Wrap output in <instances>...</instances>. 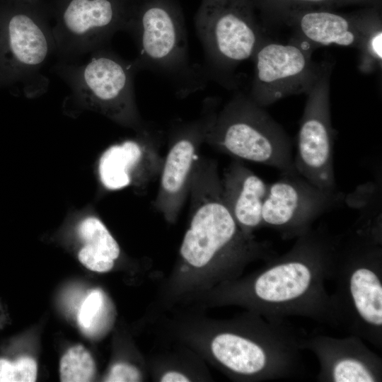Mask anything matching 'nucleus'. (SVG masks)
<instances>
[{"mask_svg":"<svg viewBox=\"0 0 382 382\" xmlns=\"http://www.w3.org/2000/svg\"><path fill=\"white\" fill-rule=\"evenodd\" d=\"M204 142L234 157L298 173L284 129L248 96H235L220 110H207Z\"/></svg>","mask_w":382,"mask_h":382,"instance_id":"obj_6","label":"nucleus"},{"mask_svg":"<svg viewBox=\"0 0 382 382\" xmlns=\"http://www.w3.org/2000/svg\"><path fill=\"white\" fill-rule=\"evenodd\" d=\"M359 50L361 55L360 66L363 71H369L376 66H381L382 30L381 27L371 26Z\"/></svg>","mask_w":382,"mask_h":382,"instance_id":"obj_22","label":"nucleus"},{"mask_svg":"<svg viewBox=\"0 0 382 382\" xmlns=\"http://www.w3.org/2000/svg\"><path fill=\"white\" fill-rule=\"evenodd\" d=\"M50 15L42 1L12 0L0 9V88L30 97L47 91L45 69L57 55Z\"/></svg>","mask_w":382,"mask_h":382,"instance_id":"obj_5","label":"nucleus"},{"mask_svg":"<svg viewBox=\"0 0 382 382\" xmlns=\"http://www.w3.org/2000/svg\"><path fill=\"white\" fill-rule=\"evenodd\" d=\"M303 349L317 357L321 382H381L382 360L359 337H334L323 334L303 337Z\"/></svg>","mask_w":382,"mask_h":382,"instance_id":"obj_15","label":"nucleus"},{"mask_svg":"<svg viewBox=\"0 0 382 382\" xmlns=\"http://www.w3.org/2000/svg\"><path fill=\"white\" fill-rule=\"evenodd\" d=\"M337 241V236L325 226L312 228L296 238L287 252L266 261L250 277L228 286L226 299L270 320L301 316L339 328L332 296L325 287Z\"/></svg>","mask_w":382,"mask_h":382,"instance_id":"obj_1","label":"nucleus"},{"mask_svg":"<svg viewBox=\"0 0 382 382\" xmlns=\"http://www.w3.org/2000/svg\"><path fill=\"white\" fill-rule=\"evenodd\" d=\"M96 371L94 361L81 345L71 347L60 361V381L62 382L90 381Z\"/></svg>","mask_w":382,"mask_h":382,"instance_id":"obj_20","label":"nucleus"},{"mask_svg":"<svg viewBox=\"0 0 382 382\" xmlns=\"http://www.w3.org/2000/svg\"><path fill=\"white\" fill-rule=\"evenodd\" d=\"M103 303L102 293L98 290L91 291L83 301L79 310L78 320L81 328L88 329L101 310Z\"/></svg>","mask_w":382,"mask_h":382,"instance_id":"obj_24","label":"nucleus"},{"mask_svg":"<svg viewBox=\"0 0 382 382\" xmlns=\"http://www.w3.org/2000/svg\"><path fill=\"white\" fill-rule=\"evenodd\" d=\"M206 116L177 125L169 150L163 158L160 183L154 206L165 219L173 222L190 193L197 162V153L204 142Z\"/></svg>","mask_w":382,"mask_h":382,"instance_id":"obj_14","label":"nucleus"},{"mask_svg":"<svg viewBox=\"0 0 382 382\" xmlns=\"http://www.w3.org/2000/svg\"><path fill=\"white\" fill-rule=\"evenodd\" d=\"M331 72L332 66L323 63L318 78L306 93L294 157L297 173L327 191L337 190L333 161L335 134L331 124L330 104Z\"/></svg>","mask_w":382,"mask_h":382,"instance_id":"obj_11","label":"nucleus"},{"mask_svg":"<svg viewBox=\"0 0 382 382\" xmlns=\"http://www.w3.org/2000/svg\"><path fill=\"white\" fill-rule=\"evenodd\" d=\"M190 378L183 373L170 371L165 373L160 378L161 382H187Z\"/></svg>","mask_w":382,"mask_h":382,"instance_id":"obj_26","label":"nucleus"},{"mask_svg":"<svg viewBox=\"0 0 382 382\" xmlns=\"http://www.w3.org/2000/svg\"><path fill=\"white\" fill-rule=\"evenodd\" d=\"M79 237L103 255L117 260L120 254V246L107 227L98 218L89 216L83 219L78 226Z\"/></svg>","mask_w":382,"mask_h":382,"instance_id":"obj_19","label":"nucleus"},{"mask_svg":"<svg viewBox=\"0 0 382 382\" xmlns=\"http://www.w3.org/2000/svg\"><path fill=\"white\" fill-rule=\"evenodd\" d=\"M252 58L255 69L248 96L263 108L287 96L307 93L323 64L313 62L307 43L284 44L265 38Z\"/></svg>","mask_w":382,"mask_h":382,"instance_id":"obj_12","label":"nucleus"},{"mask_svg":"<svg viewBox=\"0 0 382 382\" xmlns=\"http://www.w3.org/2000/svg\"><path fill=\"white\" fill-rule=\"evenodd\" d=\"M163 158L151 133L128 139L108 148L99 160L100 182L108 190H117L134 182L146 184L160 175Z\"/></svg>","mask_w":382,"mask_h":382,"instance_id":"obj_16","label":"nucleus"},{"mask_svg":"<svg viewBox=\"0 0 382 382\" xmlns=\"http://www.w3.org/2000/svg\"><path fill=\"white\" fill-rule=\"evenodd\" d=\"M140 380V372L135 366L126 363H118L111 368L105 381L110 382H134Z\"/></svg>","mask_w":382,"mask_h":382,"instance_id":"obj_25","label":"nucleus"},{"mask_svg":"<svg viewBox=\"0 0 382 382\" xmlns=\"http://www.w3.org/2000/svg\"><path fill=\"white\" fill-rule=\"evenodd\" d=\"M294 2L303 3V4H323L328 3L331 0H291Z\"/></svg>","mask_w":382,"mask_h":382,"instance_id":"obj_27","label":"nucleus"},{"mask_svg":"<svg viewBox=\"0 0 382 382\" xmlns=\"http://www.w3.org/2000/svg\"><path fill=\"white\" fill-rule=\"evenodd\" d=\"M301 36L316 45H337L360 48L371 26L345 16L324 11L302 13L296 20Z\"/></svg>","mask_w":382,"mask_h":382,"instance_id":"obj_18","label":"nucleus"},{"mask_svg":"<svg viewBox=\"0 0 382 382\" xmlns=\"http://www.w3.org/2000/svg\"><path fill=\"white\" fill-rule=\"evenodd\" d=\"M83 57L58 59L54 71L66 82L71 96L117 121L139 131L146 128L137 108L132 61L106 46Z\"/></svg>","mask_w":382,"mask_h":382,"instance_id":"obj_8","label":"nucleus"},{"mask_svg":"<svg viewBox=\"0 0 382 382\" xmlns=\"http://www.w3.org/2000/svg\"><path fill=\"white\" fill-rule=\"evenodd\" d=\"M195 25L206 72L220 81L253 57L264 39L250 0H202Z\"/></svg>","mask_w":382,"mask_h":382,"instance_id":"obj_9","label":"nucleus"},{"mask_svg":"<svg viewBox=\"0 0 382 382\" xmlns=\"http://www.w3.org/2000/svg\"><path fill=\"white\" fill-rule=\"evenodd\" d=\"M344 200L345 196L338 190H322L299 173H282L269 184L262 212V227L274 230L283 239L296 238Z\"/></svg>","mask_w":382,"mask_h":382,"instance_id":"obj_13","label":"nucleus"},{"mask_svg":"<svg viewBox=\"0 0 382 382\" xmlns=\"http://www.w3.org/2000/svg\"><path fill=\"white\" fill-rule=\"evenodd\" d=\"M191 218L180 248L183 260L194 268L217 263L228 277L248 262L276 256L270 243L245 233L226 206L216 161L197 160L190 190Z\"/></svg>","mask_w":382,"mask_h":382,"instance_id":"obj_3","label":"nucleus"},{"mask_svg":"<svg viewBox=\"0 0 382 382\" xmlns=\"http://www.w3.org/2000/svg\"><path fill=\"white\" fill-rule=\"evenodd\" d=\"M131 0H57L51 14L58 59H74L106 46L125 31Z\"/></svg>","mask_w":382,"mask_h":382,"instance_id":"obj_10","label":"nucleus"},{"mask_svg":"<svg viewBox=\"0 0 382 382\" xmlns=\"http://www.w3.org/2000/svg\"><path fill=\"white\" fill-rule=\"evenodd\" d=\"M25 1H30V2H38V1H42V0H25Z\"/></svg>","mask_w":382,"mask_h":382,"instance_id":"obj_28","label":"nucleus"},{"mask_svg":"<svg viewBox=\"0 0 382 382\" xmlns=\"http://www.w3.org/2000/svg\"><path fill=\"white\" fill-rule=\"evenodd\" d=\"M224 202L246 234L262 227V212L269 184L240 160L234 159L221 178Z\"/></svg>","mask_w":382,"mask_h":382,"instance_id":"obj_17","label":"nucleus"},{"mask_svg":"<svg viewBox=\"0 0 382 382\" xmlns=\"http://www.w3.org/2000/svg\"><path fill=\"white\" fill-rule=\"evenodd\" d=\"M125 31L137 45L132 60L137 71L166 76L185 91L202 86V71L189 62L185 18L176 0H131Z\"/></svg>","mask_w":382,"mask_h":382,"instance_id":"obj_7","label":"nucleus"},{"mask_svg":"<svg viewBox=\"0 0 382 382\" xmlns=\"http://www.w3.org/2000/svg\"><path fill=\"white\" fill-rule=\"evenodd\" d=\"M233 321L210 343L216 361L230 375L247 381L295 377L302 372V340L286 320L262 319L253 313Z\"/></svg>","mask_w":382,"mask_h":382,"instance_id":"obj_4","label":"nucleus"},{"mask_svg":"<svg viewBox=\"0 0 382 382\" xmlns=\"http://www.w3.org/2000/svg\"><path fill=\"white\" fill-rule=\"evenodd\" d=\"M37 377L35 361L23 357L14 361L0 358V382H33Z\"/></svg>","mask_w":382,"mask_h":382,"instance_id":"obj_21","label":"nucleus"},{"mask_svg":"<svg viewBox=\"0 0 382 382\" xmlns=\"http://www.w3.org/2000/svg\"><path fill=\"white\" fill-rule=\"evenodd\" d=\"M78 257L86 268L97 272H108L114 266L115 260L86 244L79 250Z\"/></svg>","mask_w":382,"mask_h":382,"instance_id":"obj_23","label":"nucleus"},{"mask_svg":"<svg viewBox=\"0 0 382 382\" xmlns=\"http://www.w3.org/2000/svg\"><path fill=\"white\" fill-rule=\"evenodd\" d=\"M330 281L339 328L382 349L381 216L359 215L337 236Z\"/></svg>","mask_w":382,"mask_h":382,"instance_id":"obj_2","label":"nucleus"}]
</instances>
